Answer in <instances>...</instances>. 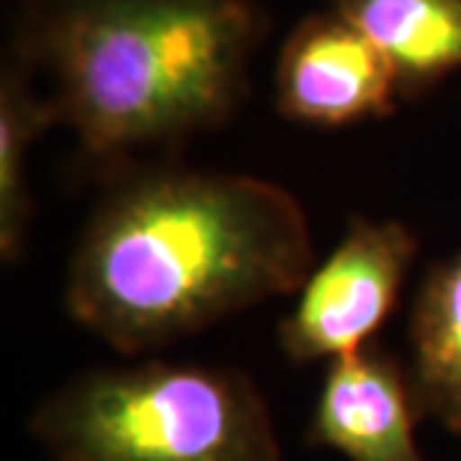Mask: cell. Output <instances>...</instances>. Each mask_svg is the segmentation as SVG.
Instances as JSON below:
<instances>
[{
    "instance_id": "1",
    "label": "cell",
    "mask_w": 461,
    "mask_h": 461,
    "mask_svg": "<svg viewBox=\"0 0 461 461\" xmlns=\"http://www.w3.org/2000/svg\"><path fill=\"white\" fill-rule=\"evenodd\" d=\"M315 267L309 216L255 174L112 171L69 255L63 309L123 357L297 294Z\"/></svg>"
},
{
    "instance_id": "2",
    "label": "cell",
    "mask_w": 461,
    "mask_h": 461,
    "mask_svg": "<svg viewBox=\"0 0 461 461\" xmlns=\"http://www.w3.org/2000/svg\"><path fill=\"white\" fill-rule=\"evenodd\" d=\"M264 36L255 0H31L9 54L49 76L78 150L117 171L228 123Z\"/></svg>"
},
{
    "instance_id": "3",
    "label": "cell",
    "mask_w": 461,
    "mask_h": 461,
    "mask_svg": "<svg viewBox=\"0 0 461 461\" xmlns=\"http://www.w3.org/2000/svg\"><path fill=\"white\" fill-rule=\"evenodd\" d=\"M27 435L51 461H285L267 395L234 366L94 368L45 395Z\"/></svg>"
},
{
    "instance_id": "4",
    "label": "cell",
    "mask_w": 461,
    "mask_h": 461,
    "mask_svg": "<svg viewBox=\"0 0 461 461\" xmlns=\"http://www.w3.org/2000/svg\"><path fill=\"white\" fill-rule=\"evenodd\" d=\"M420 255L402 219L350 216L345 234L294 294L276 339L291 366L333 363L375 345Z\"/></svg>"
},
{
    "instance_id": "5",
    "label": "cell",
    "mask_w": 461,
    "mask_h": 461,
    "mask_svg": "<svg viewBox=\"0 0 461 461\" xmlns=\"http://www.w3.org/2000/svg\"><path fill=\"white\" fill-rule=\"evenodd\" d=\"M402 81L390 58L333 9L312 13L285 36L273 105L285 120L342 129L399 112Z\"/></svg>"
},
{
    "instance_id": "6",
    "label": "cell",
    "mask_w": 461,
    "mask_h": 461,
    "mask_svg": "<svg viewBox=\"0 0 461 461\" xmlns=\"http://www.w3.org/2000/svg\"><path fill=\"white\" fill-rule=\"evenodd\" d=\"M422 408L408 363L381 345L327 363L306 444L345 461H429L420 449Z\"/></svg>"
},
{
    "instance_id": "7",
    "label": "cell",
    "mask_w": 461,
    "mask_h": 461,
    "mask_svg": "<svg viewBox=\"0 0 461 461\" xmlns=\"http://www.w3.org/2000/svg\"><path fill=\"white\" fill-rule=\"evenodd\" d=\"M399 72L402 96L420 99L461 69V0H327Z\"/></svg>"
},
{
    "instance_id": "8",
    "label": "cell",
    "mask_w": 461,
    "mask_h": 461,
    "mask_svg": "<svg viewBox=\"0 0 461 461\" xmlns=\"http://www.w3.org/2000/svg\"><path fill=\"white\" fill-rule=\"evenodd\" d=\"M408 372L422 417L461 438V252L431 264L413 294Z\"/></svg>"
},
{
    "instance_id": "9",
    "label": "cell",
    "mask_w": 461,
    "mask_h": 461,
    "mask_svg": "<svg viewBox=\"0 0 461 461\" xmlns=\"http://www.w3.org/2000/svg\"><path fill=\"white\" fill-rule=\"evenodd\" d=\"M58 120L49 94H36L33 69L9 54L0 72V255L18 264L27 249L36 204L27 186L31 147Z\"/></svg>"
}]
</instances>
